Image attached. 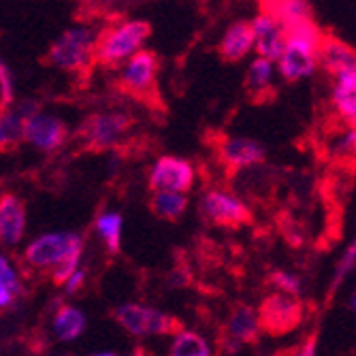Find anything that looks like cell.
Segmentation results:
<instances>
[{
    "label": "cell",
    "mask_w": 356,
    "mask_h": 356,
    "mask_svg": "<svg viewBox=\"0 0 356 356\" xmlns=\"http://www.w3.org/2000/svg\"><path fill=\"white\" fill-rule=\"evenodd\" d=\"M96 45H99V39L94 37V32L90 28L75 26L64 30L51 43L47 51V60L62 71L83 73L96 60Z\"/></svg>",
    "instance_id": "obj_2"
},
{
    "label": "cell",
    "mask_w": 356,
    "mask_h": 356,
    "mask_svg": "<svg viewBox=\"0 0 356 356\" xmlns=\"http://www.w3.org/2000/svg\"><path fill=\"white\" fill-rule=\"evenodd\" d=\"M220 158L224 165H229L231 169H248L254 165L265 163L267 152L263 143H258L256 139L248 137H229L220 143Z\"/></svg>",
    "instance_id": "obj_12"
},
{
    "label": "cell",
    "mask_w": 356,
    "mask_h": 356,
    "mask_svg": "<svg viewBox=\"0 0 356 356\" xmlns=\"http://www.w3.org/2000/svg\"><path fill=\"white\" fill-rule=\"evenodd\" d=\"M261 11L273 15L282 28L312 19V7L303 0H271V3L261 5Z\"/></svg>",
    "instance_id": "obj_20"
},
{
    "label": "cell",
    "mask_w": 356,
    "mask_h": 356,
    "mask_svg": "<svg viewBox=\"0 0 356 356\" xmlns=\"http://www.w3.org/2000/svg\"><path fill=\"white\" fill-rule=\"evenodd\" d=\"M194 167L177 156H160L149 171V188L154 192L186 194L194 186Z\"/></svg>",
    "instance_id": "obj_7"
},
{
    "label": "cell",
    "mask_w": 356,
    "mask_h": 356,
    "mask_svg": "<svg viewBox=\"0 0 356 356\" xmlns=\"http://www.w3.org/2000/svg\"><path fill=\"white\" fill-rule=\"evenodd\" d=\"M83 284H86V271L79 269V271H75L67 280V284H64V293H67V295H75V293H79V290L83 288Z\"/></svg>",
    "instance_id": "obj_31"
},
{
    "label": "cell",
    "mask_w": 356,
    "mask_h": 356,
    "mask_svg": "<svg viewBox=\"0 0 356 356\" xmlns=\"http://www.w3.org/2000/svg\"><path fill=\"white\" fill-rule=\"evenodd\" d=\"M286 41H288L286 51H284L282 60L277 62L280 75L290 83L312 77L316 67L320 64L318 62L320 45H314L307 41H297V39H286Z\"/></svg>",
    "instance_id": "obj_9"
},
{
    "label": "cell",
    "mask_w": 356,
    "mask_h": 356,
    "mask_svg": "<svg viewBox=\"0 0 356 356\" xmlns=\"http://www.w3.org/2000/svg\"><path fill=\"white\" fill-rule=\"evenodd\" d=\"M273 79V62L265 58H254L245 73V90L250 92L252 99H263L271 90Z\"/></svg>",
    "instance_id": "obj_21"
},
{
    "label": "cell",
    "mask_w": 356,
    "mask_h": 356,
    "mask_svg": "<svg viewBox=\"0 0 356 356\" xmlns=\"http://www.w3.org/2000/svg\"><path fill=\"white\" fill-rule=\"evenodd\" d=\"M118 325L131 335H177L181 329L179 320L171 314H165L156 307L139 305V303H124L115 307Z\"/></svg>",
    "instance_id": "obj_4"
},
{
    "label": "cell",
    "mask_w": 356,
    "mask_h": 356,
    "mask_svg": "<svg viewBox=\"0 0 356 356\" xmlns=\"http://www.w3.org/2000/svg\"><path fill=\"white\" fill-rule=\"evenodd\" d=\"M156 75H158V58L152 51L143 49L124 64L120 81L128 92L147 94L156 83Z\"/></svg>",
    "instance_id": "obj_11"
},
{
    "label": "cell",
    "mask_w": 356,
    "mask_h": 356,
    "mask_svg": "<svg viewBox=\"0 0 356 356\" xmlns=\"http://www.w3.org/2000/svg\"><path fill=\"white\" fill-rule=\"evenodd\" d=\"M0 99H3V111L11 109L15 105V96H13V81L7 64H0Z\"/></svg>",
    "instance_id": "obj_30"
},
{
    "label": "cell",
    "mask_w": 356,
    "mask_h": 356,
    "mask_svg": "<svg viewBox=\"0 0 356 356\" xmlns=\"http://www.w3.org/2000/svg\"><path fill=\"white\" fill-rule=\"evenodd\" d=\"M269 282L280 290V293L293 295V297H299V293H301V280L295 273H288V271L280 269L269 275Z\"/></svg>",
    "instance_id": "obj_28"
},
{
    "label": "cell",
    "mask_w": 356,
    "mask_h": 356,
    "mask_svg": "<svg viewBox=\"0 0 356 356\" xmlns=\"http://www.w3.org/2000/svg\"><path fill=\"white\" fill-rule=\"evenodd\" d=\"M354 269H356V239L346 248V252L341 254L339 263H337V267H335V275H333V282H331V295L341 286V282H343Z\"/></svg>",
    "instance_id": "obj_27"
},
{
    "label": "cell",
    "mask_w": 356,
    "mask_h": 356,
    "mask_svg": "<svg viewBox=\"0 0 356 356\" xmlns=\"http://www.w3.org/2000/svg\"><path fill=\"white\" fill-rule=\"evenodd\" d=\"M24 286L22 277L15 267H11L9 258L3 256L0 258V307H9L15 303L17 297H22Z\"/></svg>",
    "instance_id": "obj_24"
},
{
    "label": "cell",
    "mask_w": 356,
    "mask_h": 356,
    "mask_svg": "<svg viewBox=\"0 0 356 356\" xmlns=\"http://www.w3.org/2000/svg\"><path fill=\"white\" fill-rule=\"evenodd\" d=\"M252 49H256V35L252 22H235L226 28L224 37L218 45V54L226 62H239L243 60Z\"/></svg>",
    "instance_id": "obj_14"
},
{
    "label": "cell",
    "mask_w": 356,
    "mask_h": 356,
    "mask_svg": "<svg viewBox=\"0 0 356 356\" xmlns=\"http://www.w3.org/2000/svg\"><path fill=\"white\" fill-rule=\"evenodd\" d=\"M90 356H118L113 350H103V352H94V354H90Z\"/></svg>",
    "instance_id": "obj_34"
},
{
    "label": "cell",
    "mask_w": 356,
    "mask_h": 356,
    "mask_svg": "<svg viewBox=\"0 0 356 356\" xmlns=\"http://www.w3.org/2000/svg\"><path fill=\"white\" fill-rule=\"evenodd\" d=\"M37 113H39V105L32 101L15 103L11 109L3 111V118H0V143H3V147L24 141L26 122Z\"/></svg>",
    "instance_id": "obj_16"
},
{
    "label": "cell",
    "mask_w": 356,
    "mask_h": 356,
    "mask_svg": "<svg viewBox=\"0 0 356 356\" xmlns=\"http://www.w3.org/2000/svg\"><path fill=\"white\" fill-rule=\"evenodd\" d=\"M122 226H124V220H122V213L118 211H103L96 216L94 220V231L99 235L107 250L111 254H118L120 252V243H122Z\"/></svg>",
    "instance_id": "obj_22"
},
{
    "label": "cell",
    "mask_w": 356,
    "mask_h": 356,
    "mask_svg": "<svg viewBox=\"0 0 356 356\" xmlns=\"http://www.w3.org/2000/svg\"><path fill=\"white\" fill-rule=\"evenodd\" d=\"M83 250V239L71 231L45 233L32 239L24 250V261L32 269H56L60 267L73 252Z\"/></svg>",
    "instance_id": "obj_3"
},
{
    "label": "cell",
    "mask_w": 356,
    "mask_h": 356,
    "mask_svg": "<svg viewBox=\"0 0 356 356\" xmlns=\"http://www.w3.org/2000/svg\"><path fill=\"white\" fill-rule=\"evenodd\" d=\"M316 346H318V335L312 333L297 350V356H316Z\"/></svg>",
    "instance_id": "obj_32"
},
{
    "label": "cell",
    "mask_w": 356,
    "mask_h": 356,
    "mask_svg": "<svg viewBox=\"0 0 356 356\" xmlns=\"http://www.w3.org/2000/svg\"><path fill=\"white\" fill-rule=\"evenodd\" d=\"M26 235V205L15 194L0 201V239L5 245H17Z\"/></svg>",
    "instance_id": "obj_15"
},
{
    "label": "cell",
    "mask_w": 356,
    "mask_h": 356,
    "mask_svg": "<svg viewBox=\"0 0 356 356\" xmlns=\"http://www.w3.org/2000/svg\"><path fill=\"white\" fill-rule=\"evenodd\" d=\"M131 124L133 122L126 113H94L79 126L77 135L88 149H111L124 139Z\"/></svg>",
    "instance_id": "obj_5"
},
{
    "label": "cell",
    "mask_w": 356,
    "mask_h": 356,
    "mask_svg": "<svg viewBox=\"0 0 356 356\" xmlns=\"http://www.w3.org/2000/svg\"><path fill=\"white\" fill-rule=\"evenodd\" d=\"M333 105L335 111L350 128H356V73H348L337 79L333 88Z\"/></svg>",
    "instance_id": "obj_19"
},
{
    "label": "cell",
    "mask_w": 356,
    "mask_h": 356,
    "mask_svg": "<svg viewBox=\"0 0 356 356\" xmlns=\"http://www.w3.org/2000/svg\"><path fill=\"white\" fill-rule=\"evenodd\" d=\"M261 331H263L261 316H258V309H254L250 305L235 307L229 318V325H226V335L239 341L241 346L254 343L258 339V335H261Z\"/></svg>",
    "instance_id": "obj_17"
},
{
    "label": "cell",
    "mask_w": 356,
    "mask_h": 356,
    "mask_svg": "<svg viewBox=\"0 0 356 356\" xmlns=\"http://www.w3.org/2000/svg\"><path fill=\"white\" fill-rule=\"evenodd\" d=\"M203 216L220 226H241L252 220L248 205L226 190H209L201 201Z\"/></svg>",
    "instance_id": "obj_8"
},
{
    "label": "cell",
    "mask_w": 356,
    "mask_h": 356,
    "mask_svg": "<svg viewBox=\"0 0 356 356\" xmlns=\"http://www.w3.org/2000/svg\"><path fill=\"white\" fill-rule=\"evenodd\" d=\"M350 309H352V312L356 314V293H354V295L350 297Z\"/></svg>",
    "instance_id": "obj_35"
},
{
    "label": "cell",
    "mask_w": 356,
    "mask_h": 356,
    "mask_svg": "<svg viewBox=\"0 0 356 356\" xmlns=\"http://www.w3.org/2000/svg\"><path fill=\"white\" fill-rule=\"evenodd\" d=\"M152 35V26L143 19H126L122 24H115L107 28L99 37L96 45V62L101 64H120L128 62L133 56L143 51V43Z\"/></svg>",
    "instance_id": "obj_1"
},
{
    "label": "cell",
    "mask_w": 356,
    "mask_h": 356,
    "mask_svg": "<svg viewBox=\"0 0 356 356\" xmlns=\"http://www.w3.org/2000/svg\"><path fill=\"white\" fill-rule=\"evenodd\" d=\"M258 316H261L263 331L271 335H282L299 327L303 305L297 297L286 295V293H271L263 299L261 307H258Z\"/></svg>",
    "instance_id": "obj_6"
},
{
    "label": "cell",
    "mask_w": 356,
    "mask_h": 356,
    "mask_svg": "<svg viewBox=\"0 0 356 356\" xmlns=\"http://www.w3.org/2000/svg\"><path fill=\"white\" fill-rule=\"evenodd\" d=\"M171 356H213V352L203 335L184 329L171 343Z\"/></svg>",
    "instance_id": "obj_25"
},
{
    "label": "cell",
    "mask_w": 356,
    "mask_h": 356,
    "mask_svg": "<svg viewBox=\"0 0 356 356\" xmlns=\"http://www.w3.org/2000/svg\"><path fill=\"white\" fill-rule=\"evenodd\" d=\"M188 282H190V273H188L186 269H175V271H171V275H169L171 288H184Z\"/></svg>",
    "instance_id": "obj_33"
},
{
    "label": "cell",
    "mask_w": 356,
    "mask_h": 356,
    "mask_svg": "<svg viewBox=\"0 0 356 356\" xmlns=\"http://www.w3.org/2000/svg\"><path fill=\"white\" fill-rule=\"evenodd\" d=\"M152 211L163 220H179L188 209V197L177 192H154L149 201Z\"/></svg>",
    "instance_id": "obj_23"
},
{
    "label": "cell",
    "mask_w": 356,
    "mask_h": 356,
    "mask_svg": "<svg viewBox=\"0 0 356 356\" xmlns=\"http://www.w3.org/2000/svg\"><path fill=\"white\" fill-rule=\"evenodd\" d=\"M69 137V126L60 118L39 111L26 122L24 141L37 147L41 152H54L58 149Z\"/></svg>",
    "instance_id": "obj_10"
},
{
    "label": "cell",
    "mask_w": 356,
    "mask_h": 356,
    "mask_svg": "<svg viewBox=\"0 0 356 356\" xmlns=\"http://www.w3.org/2000/svg\"><path fill=\"white\" fill-rule=\"evenodd\" d=\"M286 45H288V41H286V32H284L282 26H275L273 30L265 32V35L256 37V54H258V58H265V60H269L273 64L282 60V56L286 51Z\"/></svg>",
    "instance_id": "obj_26"
},
{
    "label": "cell",
    "mask_w": 356,
    "mask_h": 356,
    "mask_svg": "<svg viewBox=\"0 0 356 356\" xmlns=\"http://www.w3.org/2000/svg\"><path fill=\"white\" fill-rule=\"evenodd\" d=\"M51 331L58 341H73L86 331V314L73 305H62L51 318Z\"/></svg>",
    "instance_id": "obj_18"
},
{
    "label": "cell",
    "mask_w": 356,
    "mask_h": 356,
    "mask_svg": "<svg viewBox=\"0 0 356 356\" xmlns=\"http://www.w3.org/2000/svg\"><path fill=\"white\" fill-rule=\"evenodd\" d=\"M131 356H143V350H141V348H137V350H135V352H133Z\"/></svg>",
    "instance_id": "obj_36"
},
{
    "label": "cell",
    "mask_w": 356,
    "mask_h": 356,
    "mask_svg": "<svg viewBox=\"0 0 356 356\" xmlns=\"http://www.w3.org/2000/svg\"><path fill=\"white\" fill-rule=\"evenodd\" d=\"M81 254H83V250H79V252H73L67 261H64L60 267H56L54 271H51V280H54V284H60V286H64L67 284V280L75 273V271H79V261H81Z\"/></svg>",
    "instance_id": "obj_29"
},
{
    "label": "cell",
    "mask_w": 356,
    "mask_h": 356,
    "mask_svg": "<svg viewBox=\"0 0 356 356\" xmlns=\"http://www.w3.org/2000/svg\"><path fill=\"white\" fill-rule=\"evenodd\" d=\"M318 62L322 69L339 79L348 73H356V49L337 37L325 35L318 51Z\"/></svg>",
    "instance_id": "obj_13"
}]
</instances>
